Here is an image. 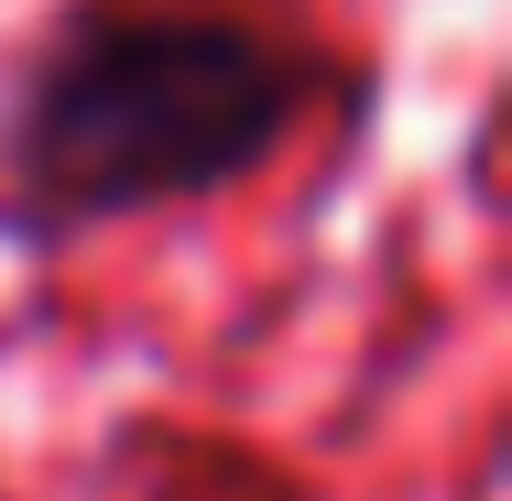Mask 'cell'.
I'll return each mask as SVG.
<instances>
[{"label": "cell", "instance_id": "obj_1", "mask_svg": "<svg viewBox=\"0 0 512 501\" xmlns=\"http://www.w3.org/2000/svg\"><path fill=\"white\" fill-rule=\"evenodd\" d=\"M327 66L240 0H66L0 66V207L11 229H120L251 186Z\"/></svg>", "mask_w": 512, "mask_h": 501}]
</instances>
